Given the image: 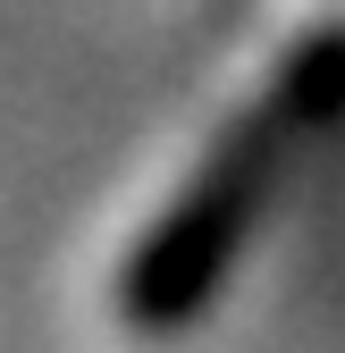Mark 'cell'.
Returning <instances> with one entry per match:
<instances>
[{
	"label": "cell",
	"mask_w": 345,
	"mask_h": 353,
	"mask_svg": "<svg viewBox=\"0 0 345 353\" xmlns=\"http://www.w3.org/2000/svg\"><path fill=\"white\" fill-rule=\"evenodd\" d=\"M337 101H345V34L312 42V51L270 84V101L202 160V176L160 210V228L144 236V252L126 261V320L135 328H177V320L202 312V294L219 286V270L236 261L244 228L262 219L295 135H312L320 118H337Z\"/></svg>",
	"instance_id": "6da1fadb"
}]
</instances>
